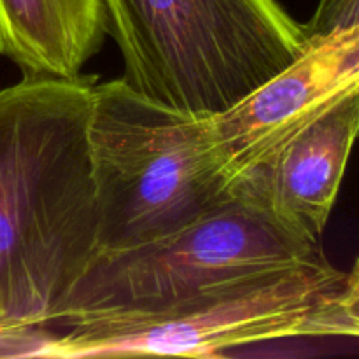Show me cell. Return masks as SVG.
<instances>
[{
    "mask_svg": "<svg viewBox=\"0 0 359 359\" xmlns=\"http://www.w3.org/2000/svg\"><path fill=\"white\" fill-rule=\"evenodd\" d=\"M93 84L23 76L0 90V312L46 325L97 252Z\"/></svg>",
    "mask_w": 359,
    "mask_h": 359,
    "instance_id": "6da1fadb",
    "label": "cell"
},
{
    "mask_svg": "<svg viewBox=\"0 0 359 359\" xmlns=\"http://www.w3.org/2000/svg\"><path fill=\"white\" fill-rule=\"evenodd\" d=\"M123 79L195 116L228 111L298 58L305 25L277 0H102Z\"/></svg>",
    "mask_w": 359,
    "mask_h": 359,
    "instance_id": "7a4b0ae2",
    "label": "cell"
},
{
    "mask_svg": "<svg viewBox=\"0 0 359 359\" xmlns=\"http://www.w3.org/2000/svg\"><path fill=\"white\" fill-rule=\"evenodd\" d=\"M98 249L142 244L230 198L210 116L168 107L125 79L91 88Z\"/></svg>",
    "mask_w": 359,
    "mask_h": 359,
    "instance_id": "3957f363",
    "label": "cell"
},
{
    "mask_svg": "<svg viewBox=\"0 0 359 359\" xmlns=\"http://www.w3.org/2000/svg\"><path fill=\"white\" fill-rule=\"evenodd\" d=\"M344 277L323 252L233 277L163 307L70 316L53 325L62 332L46 359L221 358L235 347L316 337L319 316Z\"/></svg>",
    "mask_w": 359,
    "mask_h": 359,
    "instance_id": "277c9868",
    "label": "cell"
},
{
    "mask_svg": "<svg viewBox=\"0 0 359 359\" xmlns=\"http://www.w3.org/2000/svg\"><path fill=\"white\" fill-rule=\"evenodd\" d=\"M319 255V242L230 196L198 219L153 241L98 249L51 326L70 316L163 307L233 277Z\"/></svg>",
    "mask_w": 359,
    "mask_h": 359,
    "instance_id": "5b68a950",
    "label": "cell"
},
{
    "mask_svg": "<svg viewBox=\"0 0 359 359\" xmlns=\"http://www.w3.org/2000/svg\"><path fill=\"white\" fill-rule=\"evenodd\" d=\"M358 137L359 90L235 174L228 193L294 233L319 242Z\"/></svg>",
    "mask_w": 359,
    "mask_h": 359,
    "instance_id": "8992f818",
    "label": "cell"
},
{
    "mask_svg": "<svg viewBox=\"0 0 359 359\" xmlns=\"http://www.w3.org/2000/svg\"><path fill=\"white\" fill-rule=\"evenodd\" d=\"M347 42L349 28L311 37L294 62L233 107L210 116L228 177L276 149L330 105L354 93L344 76Z\"/></svg>",
    "mask_w": 359,
    "mask_h": 359,
    "instance_id": "52a82bcc",
    "label": "cell"
},
{
    "mask_svg": "<svg viewBox=\"0 0 359 359\" xmlns=\"http://www.w3.org/2000/svg\"><path fill=\"white\" fill-rule=\"evenodd\" d=\"M107 35L102 0H0V56L23 76L79 79Z\"/></svg>",
    "mask_w": 359,
    "mask_h": 359,
    "instance_id": "ba28073f",
    "label": "cell"
},
{
    "mask_svg": "<svg viewBox=\"0 0 359 359\" xmlns=\"http://www.w3.org/2000/svg\"><path fill=\"white\" fill-rule=\"evenodd\" d=\"M316 337L359 339V258L344 277L337 297L319 316Z\"/></svg>",
    "mask_w": 359,
    "mask_h": 359,
    "instance_id": "9c48e42d",
    "label": "cell"
},
{
    "mask_svg": "<svg viewBox=\"0 0 359 359\" xmlns=\"http://www.w3.org/2000/svg\"><path fill=\"white\" fill-rule=\"evenodd\" d=\"M56 330L46 325H0V359H46Z\"/></svg>",
    "mask_w": 359,
    "mask_h": 359,
    "instance_id": "30bf717a",
    "label": "cell"
},
{
    "mask_svg": "<svg viewBox=\"0 0 359 359\" xmlns=\"http://www.w3.org/2000/svg\"><path fill=\"white\" fill-rule=\"evenodd\" d=\"M359 23V0H319L305 25L309 39L346 30Z\"/></svg>",
    "mask_w": 359,
    "mask_h": 359,
    "instance_id": "8fae6325",
    "label": "cell"
},
{
    "mask_svg": "<svg viewBox=\"0 0 359 359\" xmlns=\"http://www.w3.org/2000/svg\"><path fill=\"white\" fill-rule=\"evenodd\" d=\"M0 325H7V323L4 321V316H2V312H0Z\"/></svg>",
    "mask_w": 359,
    "mask_h": 359,
    "instance_id": "7c38bea8",
    "label": "cell"
}]
</instances>
